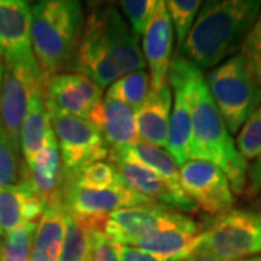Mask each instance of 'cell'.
I'll return each mask as SVG.
<instances>
[{
	"label": "cell",
	"mask_w": 261,
	"mask_h": 261,
	"mask_svg": "<svg viewBox=\"0 0 261 261\" xmlns=\"http://www.w3.org/2000/svg\"><path fill=\"white\" fill-rule=\"evenodd\" d=\"M202 5L177 53L200 71L237 56L261 10L260 0H209Z\"/></svg>",
	"instance_id": "6da1fadb"
},
{
	"label": "cell",
	"mask_w": 261,
	"mask_h": 261,
	"mask_svg": "<svg viewBox=\"0 0 261 261\" xmlns=\"http://www.w3.org/2000/svg\"><path fill=\"white\" fill-rule=\"evenodd\" d=\"M192 102L190 160L214 164L224 171L233 193L241 195L247 187V161L240 155L221 113L215 106L202 71L193 64L189 79Z\"/></svg>",
	"instance_id": "7a4b0ae2"
},
{
	"label": "cell",
	"mask_w": 261,
	"mask_h": 261,
	"mask_svg": "<svg viewBox=\"0 0 261 261\" xmlns=\"http://www.w3.org/2000/svg\"><path fill=\"white\" fill-rule=\"evenodd\" d=\"M84 23L75 0H44L31 8L32 51L45 79L71 71Z\"/></svg>",
	"instance_id": "3957f363"
},
{
	"label": "cell",
	"mask_w": 261,
	"mask_h": 261,
	"mask_svg": "<svg viewBox=\"0 0 261 261\" xmlns=\"http://www.w3.org/2000/svg\"><path fill=\"white\" fill-rule=\"evenodd\" d=\"M207 89L229 134H238L261 105V87L252 80L241 54L207 74Z\"/></svg>",
	"instance_id": "277c9868"
},
{
	"label": "cell",
	"mask_w": 261,
	"mask_h": 261,
	"mask_svg": "<svg viewBox=\"0 0 261 261\" xmlns=\"http://www.w3.org/2000/svg\"><path fill=\"white\" fill-rule=\"evenodd\" d=\"M103 231L116 244L130 245L134 241L155 232L185 231L200 233L203 229L177 209L151 202L112 212L103 222Z\"/></svg>",
	"instance_id": "5b68a950"
},
{
	"label": "cell",
	"mask_w": 261,
	"mask_h": 261,
	"mask_svg": "<svg viewBox=\"0 0 261 261\" xmlns=\"http://www.w3.org/2000/svg\"><path fill=\"white\" fill-rule=\"evenodd\" d=\"M219 261H241L261 252V215L232 209L202 231L199 248Z\"/></svg>",
	"instance_id": "8992f818"
},
{
	"label": "cell",
	"mask_w": 261,
	"mask_h": 261,
	"mask_svg": "<svg viewBox=\"0 0 261 261\" xmlns=\"http://www.w3.org/2000/svg\"><path fill=\"white\" fill-rule=\"evenodd\" d=\"M49 118L67 180L84 167L109 159V148L92 122L68 115H49Z\"/></svg>",
	"instance_id": "52a82bcc"
},
{
	"label": "cell",
	"mask_w": 261,
	"mask_h": 261,
	"mask_svg": "<svg viewBox=\"0 0 261 261\" xmlns=\"http://www.w3.org/2000/svg\"><path fill=\"white\" fill-rule=\"evenodd\" d=\"M45 77L38 65L3 63L0 87V125L10 142L20 148V128L32 94L44 86Z\"/></svg>",
	"instance_id": "ba28073f"
},
{
	"label": "cell",
	"mask_w": 261,
	"mask_h": 261,
	"mask_svg": "<svg viewBox=\"0 0 261 261\" xmlns=\"http://www.w3.org/2000/svg\"><path fill=\"white\" fill-rule=\"evenodd\" d=\"M193 64L176 54L168 71V84L173 92V106L168 125L167 152L177 166H183L190 157L192 144V102L189 79Z\"/></svg>",
	"instance_id": "9c48e42d"
},
{
	"label": "cell",
	"mask_w": 261,
	"mask_h": 261,
	"mask_svg": "<svg viewBox=\"0 0 261 261\" xmlns=\"http://www.w3.org/2000/svg\"><path fill=\"white\" fill-rule=\"evenodd\" d=\"M151 202L130 190L126 185L109 190H87L67 181L63 195L65 211L79 221L96 228L103 226L105 219L115 211Z\"/></svg>",
	"instance_id": "30bf717a"
},
{
	"label": "cell",
	"mask_w": 261,
	"mask_h": 261,
	"mask_svg": "<svg viewBox=\"0 0 261 261\" xmlns=\"http://www.w3.org/2000/svg\"><path fill=\"white\" fill-rule=\"evenodd\" d=\"M180 181L186 195L209 216L232 211L233 192L222 170L206 161L189 160L180 167Z\"/></svg>",
	"instance_id": "8fae6325"
},
{
	"label": "cell",
	"mask_w": 261,
	"mask_h": 261,
	"mask_svg": "<svg viewBox=\"0 0 261 261\" xmlns=\"http://www.w3.org/2000/svg\"><path fill=\"white\" fill-rule=\"evenodd\" d=\"M42 97L49 115H68L89 119L102 102V89L89 77L77 73H61L44 80Z\"/></svg>",
	"instance_id": "7c38bea8"
},
{
	"label": "cell",
	"mask_w": 261,
	"mask_h": 261,
	"mask_svg": "<svg viewBox=\"0 0 261 261\" xmlns=\"http://www.w3.org/2000/svg\"><path fill=\"white\" fill-rule=\"evenodd\" d=\"M97 16L103 38L118 77L142 71L145 58L142 56L138 37L122 18L119 9L111 3H90Z\"/></svg>",
	"instance_id": "4fadbf2b"
},
{
	"label": "cell",
	"mask_w": 261,
	"mask_h": 261,
	"mask_svg": "<svg viewBox=\"0 0 261 261\" xmlns=\"http://www.w3.org/2000/svg\"><path fill=\"white\" fill-rule=\"evenodd\" d=\"M71 73L89 77L100 89L109 87L119 79L92 6H89V13L84 16L83 31L71 65Z\"/></svg>",
	"instance_id": "5bb4252c"
},
{
	"label": "cell",
	"mask_w": 261,
	"mask_h": 261,
	"mask_svg": "<svg viewBox=\"0 0 261 261\" xmlns=\"http://www.w3.org/2000/svg\"><path fill=\"white\" fill-rule=\"evenodd\" d=\"M0 58L9 64L38 65L31 41V6L25 0H0Z\"/></svg>",
	"instance_id": "9a60e30c"
},
{
	"label": "cell",
	"mask_w": 261,
	"mask_h": 261,
	"mask_svg": "<svg viewBox=\"0 0 261 261\" xmlns=\"http://www.w3.org/2000/svg\"><path fill=\"white\" fill-rule=\"evenodd\" d=\"M20 183L27 185L45 206L63 199L67 178L63 171L60 148L54 132L49 135L45 147L39 151L34 161L22 164Z\"/></svg>",
	"instance_id": "2e32d148"
},
{
	"label": "cell",
	"mask_w": 261,
	"mask_h": 261,
	"mask_svg": "<svg viewBox=\"0 0 261 261\" xmlns=\"http://www.w3.org/2000/svg\"><path fill=\"white\" fill-rule=\"evenodd\" d=\"M174 29L166 2L159 0L148 28L144 34V54L149 67V90H160L168 83Z\"/></svg>",
	"instance_id": "e0dca14e"
},
{
	"label": "cell",
	"mask_w": 261,
	"mask_h": 261,
	"mask_svg": "<svg viewBox=\"0 0 261 261\" xmlns=\"http://www.w3.org/2000/svg\"><path fill=\"white\" fill-rule=\"evenodd\" d=\"M109 159L113 161L123 183L135 193L144 196L152 202H161L163 205L174 207L185 214L197 212L199 207L189 196L176 193L163 178L155 173L149 171L148 168L116 157H109Z\"/></svg>",
	"instance_id": "ac0fdd59"
},
{
	"label": "cell",
	"mask_w": 261,
	"mask_h": 261,
	"mask_svg": "<svg viewBox=\"0 0 261 261\" xmlns=\"http://www.w3.org/2000/svg\"><path fill=\"white\" fill-rule=\"evenodd\" d=\"M87 121L99 129L109 152L119 151L140 140L135 111L125 103L105 97Z\"/></svg>",
	"instance_id": "d6986e66"
},
{
	"label": "cell",
	"mask_w": 261,
	"mask_h": 261,
	"mask_svg": "<svg viewBox=\"0 0 261 261\" xmlns=\"http://www.w3.org/2000/svg\"><path fill=\"white\" fill-rule=\"evenodd\" d=\"M171 106L173 92L170 84L167 83L160 90H149L145 100L135 111L140 140L167 149Z\"/></svg>",
	"instance_id": "ffe728a7"
},
{
	"label": "cell",
	"mask_w": 261,
	"mask_h": 261,
	"mask_svg": "<svg viewBox=\"0 0 261 261\" xmlns=\"http://www.w3.org/2000/svg\"><path fill=\"white\" fill-rule=\"evenodd\" d=\"M45 205L27 185L0 187V237L25 222H38Z\"/></svg>",
	"instance_id": "44dd1931"
},
{
	"label": "cell",
	"mask_w": 261,
	"mask_h": 261,
	"mask_svg": "<svg viewBox=\"0 0 261 261\" xmlns=\"http://www.w3.org/2000/svg\"><path fill=\"white\" fill-rule=\"evenodd\" d=\"M109 157L125 160L129 163H135L138 166L148 168L149 171L155 173L163 178L168 186L171 187L176 193L181 196H187L186 192L181 187L180 181V171L177 164L167 151L159 148L147 141L138 140L125 148L109 152Z\"/></svg>",
	"instance_id": "7402d4cb"
},
{
	"label": "cell",
	"mask_w": 261,
	"mask_h": 261,
	"mask_svg": "<svg viewBox=\"0 0 261 261\" xmlns=\"http://www.w3.org/2000/svg\"><path fill=\"white\" fill-rule=\"evenodd\" d=\"M65 207L63 199L45 206L38 221L31 261H60L65 232Z\"/></svg>",
	"instance_id": "603a6c76"
},
{
	"label": "cell",
	"mask_w": 261,
	"mask_h": 261,
	"mask_svg": "<svg viewBox=\"0 0 261 261\" xmlns=\"http://www.w3.org/2000/svg\"><path fill=\"white\" fill-rule=\"evenodd\" d=\"M54 132L51 118L48 113L42 87L32 94L29 100L28 111L20 128V149L23 155V163L29 164L39 154V151L45 147L49 135Z\"/></svg>",
	"instance_id": "cb8c5ba5"
},
{
	"label": "cell",
	"mask_w": 261,
	"mask_h": 261,
	"mask_svg": "<svg viewBox=\"0 0 261 261\" xmlns=\"http://www.w3.org/2000/svg\"><path fill=\"white\" fill-rule=\"evenodd\" d=\"M200 240H202V232L163 231L140 238L130 245L160 260L180 261L192 255L199 248Z\"/></svg>",
	"instance_id": "d4e9b609"
},
{
	"label": "cell",
	"mask_w": 261,
	"mask_h": 261,
	"mask_svg": "<svg viewBox=\"0 0 261 261\" xmlns=\"http://www.w3.org/2000/svg\"><path fill=\"white\" fill-rule=\"evenodd\" d=\"M94 228L67 212L60 261H92V232Z\"/></svg>",
	"instance_id": "484cf974"
},
{
	"label": "cell",
	"mask_w": 261,
	"mask_h": 261,
	"mask_svg": "<svg viewBox=\"0 0 261 261\" xmlns=\"http://www.w3.org/2000/svg\"><path fill=\"white\" fill-rule=\"evenodd\" d=\"M149 92V74L142 71H135L118 79L109 86L106 97L130 106L134 111L140 108Z\"/></svg>",
	"instance_id": "4316f807"
},
{
	"label": "cell",
	"mask_w": 261,
	"mask_h": 261,
	"mask_svg": "<svg viewBox=\"0 0 261 261\" xmlns=\"http://www.w3.org/2000/svg\"><path fill=\"white\" fill-rule=\"evenodd\" d=\"M67 181L87 190H109V189L125 186L115 164L106 161H99L84 167Z\"/></svg>",
	"instance_id": "83f0119b"
},
{
	"label": "cell",
	"mask_w": 261,
	"mask_h": 261,
	"mask_svg": "<svg viewBox=\"0 0 261 261\" xmlns=\"http://www.w3.org/2000/svg\"><path fill=\"white\" fill-rule=\"evenodd\" d=\"M38 222H25L3 235L0 261H31Z\"/></svg>",
	"instance_id": "f1b7e54d"
},
{
	"label": "cell",
	"mask_w": 261,
	"mask_h": 261,
	"mask_svg": "<svg viewBox=\"0 0 261 261\" xmlns=\"http://www.w3.org/2000/svg\"><path fill=\"white\" fill-rule=\"evenodd\" d=\"M166 8H167L173 29L176 31L178 53L195 23L196 16L202 8V2L200 0H167Z\"/></svg>",
	"instance_id": "f546056e"
},
{
	"label": "cell",
	"mask_w": 261,
	"mask_h": 261,
	"mask_svg": "<svg viewBox=\"0 0 261 261\" xmlns=\"http://www.w3.org/2000/svg\"><path fill=\"white\" fill-rule=\"evenodd\" d=\"M235 147L245 161L254 163L261 159V105L243 125Z\"/></svg>",
	"instance_id": "4dcf8cb0"
},
{
	"label": "cell",
	"mask_w": 261,
	"mask_h": 261,
	"mask_svg": "<svg viewBox=\"0 0 261 261\" xmlns=\"http://www.w3.org/2000/svg\"><path fill=\"white\" fill-rule=\"evenodd\" d=\"M23 161L19 159V148H16L8 138L0 125V187L15 186L20 183Z\"/></svg>",
	"instance_id": "1f68e13d"
},
{
	"label": "cell",
	"mask_w": 261,
	"mask_h": 261,
	"mask_svg": "<svg viewBox=\"0 0 261 261\" xmlns=\"http://www.w3.org/2000/svg\"><path fill=\"white\" fill-rule=\"evenodd\" d=\"M241 56L252 80L261 87V10L241 47Z\"/></svg>",
	"instance_id": "d6a6232c"
},
{
	"label": "cell",
	"mask_w": 261,
	"mask_h": 261,
	"mask_svg": "<svg viewBox=\"0 0 261 261\" xmlns=\"http://www.w3.org/2000/svg\"><path fill=\"white\" fill-rule=\"evenodd\" d=\"M119 8L129 20L132 31L137 37H144L148 28L154 10L157 8L155 0H123L119 2Z\"/></svg>",
	"instance_id": "836d02e7"
},
{
	"label": "cell",
	"mask_w": 261,
	"mask_h": 261,
	"mask_svg": "<svg viewBox=\"0 0 261 261\" xmlns=\"http://www.w3.org/2000/svg\"><path fill=\"white\" fill-rule=\"evenodd\" d=\"M92 261H119L116 243L105 233L103 228H94L92 232Z\"/></svg>",
	"instance_id": "e575fe53"
},
{
	"label": "cell",
	"mask_w": 261,
	"mask_h": 261,
	"mask_svg": "<svg viewBox=\"0 0 261 261\" xmlns=\"http://www.w3.org/2000/svg\"><path fill=\"white\" fill-rule=\"evenodd\" d=\"M118 248V255L119 261H164L155 258L149 255L147 252L141 251L140 248L132 247V245H125V244H116Z\"/></svg>",
	"instance_id": "d590c367"
},
{
	"label": "cell",
	"mask_w": 261,
	"mask_h": 261,
	"mask_svg": "<svg viewBox=\"0 0 261 261\" xmlns=\"http://www.w3.org/2000/svg\"><path fill=\"white\" fill-rule=\"evenodd\" d=\"M247 180L250 181V190L251 192H260L261 190V159L254 161L247 173Z\"/></svg>",
	"instance_id": "8d00e7d4"
},
{
	"label": "cell",
	"mask_w": 261,
	"mask_h": 261,
	"mask_svg": "<svg viewBox=\"0 0 261 261\" xmlns=\"http://www.w3.org/2000/svg\"><path fill=\"white\" fill-rule=\"evenodd\" d=\"M180 261H219L218 258H215L212 257L211 254H207V252L200 251V250H196L192 255H189L187 258L185 260H180Z\"/></svg>",
	"instance_id": "74e56055"
},
{
	"label": "cell",
	"mask_w": 261,
	"mask_h": 261,
	"mask_svg": "<svg viewBox=\"0 0 261 261\" xmlns=\"http://www.w3.org/2000/svg\"><path fill=\"white\" fill-rule=\"evenodd\" d=\"M2 75H3V61L0 58V87H2Z\"/></svg>",
	"instance_id": "f35d334b"
},
{
	"label": "cell",
	"mask_w": 261,
	"mask_h": 261,
	"mask_svg": "<svg viewBox=\"0 0 261 261\" xmlns=\"http://www.w3.org/2000/svg\"><path fill=\"white\" fill-rule=\"evenodd\" d=\"M241 261H261V257H251V258H244Z\"/></svg>",
	"instance_id": "ab89813d"
}]
</instances>
